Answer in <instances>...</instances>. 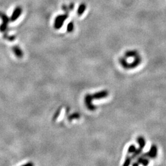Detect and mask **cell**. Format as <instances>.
Instances as JSON below:
<instances>
[{"mask_svg": "<svg viewBox=\"0 0 166 166\" xmlns=\"http://www.w3.org/2000/svg\"><path fill=\"white\" fill-rule=\"evenodd\" d=\"M130 162H131V158L128 157L125 159V162L124 163V165H129L130 164Z\"/></svg>", "mask_w": 166, "mask_h": 166, "instance_id": "cell-15", "label": "cell"}, {"mask_svg": "<svg viewBox=\"0 0 166 166\" xmlns=\"http://www.w3.org/2000/svg\"><path fill=\"white\" fill-rule=\"evenodd\" d=\"M74 24H73V23L72 22H70L69 24H68V25H67V31H69V32H72V31H73V30H74Z\"/></svg>", "mask_w": 166, "mask_h": 166, "instance_id": "cell-14", "label": "cell"}, {"mask_svg": "<svg viewBox=\"0 0 166 166\" xmlns=\"http://www.w3.org/2000/svg\"><path fill=\"white\" fill-rule=\"evenodd\" d=\"M22 13V9L21 7L17 6L15 8V9L14 10L10 18V20L11 22H14L16 20L18 19V18L20 16V15Z\"/></svg>", "mask_w": 166, "mask_h": 166, "instance_id": "cell-4", "label": "cell"}, {"mask_svg": "<svg viewBox=\"0 0 166 166\" xmlns=\"http://www.w3.org/2000/svg\"><path fill=\"white\" fill-rule=\"evenodd\" d=\"M12 51L17 57L20 58L23 56V52L18 46H14L12 48Z\"/></svg>", "mask_w": 166, "mask_h": 166, "instance_id": "cell-8", "label": "cell"}, {"mask_svg": "<svg viewBox=\"0 0 166 166\" xmlns=\"http://www.w3.org/2000/svg\"><path fill=\"white\" fill-rule=\"evenodd\" d=\"M68 17V13H65L63 14L58 15V16H57L54 20V28L57 30L60 29L63 26L64 22L67 19Z\"/></svg>", "mask_w": 166, "mask_h": 166, "instance_id": "cell-1", "label": "cell"}, {"mask_svg": "<svg viewBox=\"0 0 166 166\" xmlns=\"http://www.w3.org/2000/svg\"><path fill=\"white\" fill-rule=\"evenodd\" d=\"M107 95H108L107 92L103 91V92H101L95 94L94 95L92 96V97L95 98L96 99H99V98H102L105 97L106 96H107Z\"/></svg>", "mask_w": 166, "mask_h": 166, "instance_id": "cell-11", "label": "cell"}, {"mask_svg": "<svg viewBox=\"0 0 166 166\" xmlns=\"http://www.w3.org/2000/svg\"><path fill=\"white\" fill-rule=\"evenodd\" d=\"M157 147H156V145H153L151 147L150 150L146 154H145V155L148 158L154 159L157 156Z\"/></svg>", "mask_w": 166, "mask_h": 166, "instance_id": "cell-3", "label": "cell"}, {"mask_svg": "<svg viewBox=\"0 0 166 166\" xmlns=\"http://www.w3.org/2000/svg\"><path fill=\"white\" fill-rule=\"evenodd\" d=\"M137 162L139 164H142L144 165H148V164L150 163V160L148 159V157H147L145 154L142 156L141 157H140L138 160H137Z\"/></svg>", "mask_w": 166, "mask_h": 166, "instance_id": "cell-6", "label": "cell"}, {"mask_svg": "<svg viewBox=\"0 0 166 166\" xmlns=\"http://www.w3.org/2000/svg\"><path fill=\"white\" fill-rule=\"evenodd\" d=\"M0 18L2 20V23L0 25V31L1 32H5L8 29V25L10 19L3 12H0Z\"/></svg>", "mask_w": 166, "mask_h": 166, "instance_id": "cell-2", "label": "cell"}, {"mask_svg": "<svg viewBox=\"0 0 166 166\" xmlns=\"http://www.w3.org/2000/svg\"><path fill=\"white\" fill-rule=\"evenodd\" d=\"M91 100H92V96L90 95H87L86 97V105L87 108L91 110H94V106L91 104Z\"/></svg>", "mask_w": 166, "mask_h": 166, "instance_id": "cell-7", "label": "cell"}, {"mask_svg": "<svg viewBox=\"0 0 166 166\" xmlns=\"http://www.w3.org/2000/svg\"><path fill=\"white\" fill-rule=\"evenodd\" d=\"M137 150V148H136V146L135 145H130L129 147V148H128V153H134V152H135V151Z\"/></svg>", "mask_w": 166, "mask_h": 166, "instance_id": "cell-13", "label": "cell"}, {"mask_svg": "<svg viewBox=\"0 0 166 166\" xmlns=\"http://www.w3.org/2000/svg\"><path fill=\"white\" fill-rule=\"evenodd\" d=\"M86 9V5L84 3H82L81 4L77 10V13L78 16H81L83 14V13L84 12V11Z\"/></svg>", "mask_w": 166, "mask_h": 166, "instance_id": "cell-9", "label": "cell"}, {"mask_svg": "<svg viewBox=\"0 0 166 166\" xmlns=\"http://www.w3.org/2000/svg\"><path fill=\"white\" fill-rule=\"evenodd\" d=\"M142 61V58L139 55H137V56L135 57V60L133 61L131 63L129 64V68L130 69H134L137 67V66H139Z\"/></svg>", "mask_w": 166, "mask_h": 166, "instance_id": "cell-5", "label": "cell"}, {"mask_svg": "<svg viewBox=\"0 0 166 166\" xmlns=\"http://www.w3.org/2000/svg\"><path fill=\"white\" fill-rule=\"evenodd\" d=\"M138 54L137 51H129L127 52H126L125 53V56L127 57H136L137 56Z\"/></svg>", "mask_w": 166, "mask_h": 166, "instance_id": "cell-12", "label": "cell"}, {"mask_svg": "<svg viewBox=\"0 0 166 166\" xmlns=\"http://www.w3.org/2000/svg\"><path fill=\"white\" fill-rule=\"evenodd\" d=\"M137 143L139 145V148L143 149L145 147L146 145V140L145 139V138L142 137H139L137 139Z\"/></svg>", "mask_w": 166, "mask_h": 166, "instance_id": "cell-10", "label": "cell"}]
</instances>
